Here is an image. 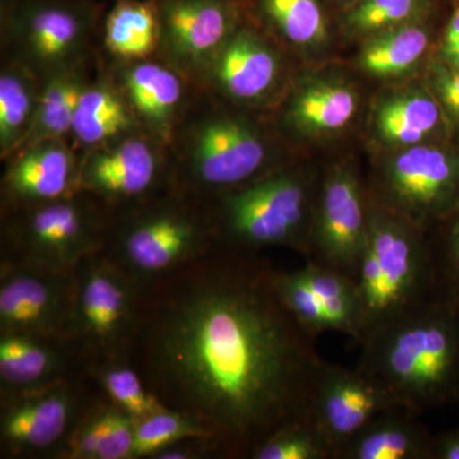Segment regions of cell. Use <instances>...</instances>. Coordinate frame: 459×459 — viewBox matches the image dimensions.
I'll use <instances>...</instances> for the list:
<instances>
[{
  "label": "cell",
  "instance_id": "1f68e13d",
  "mask_svg": "<svg viewBox=\"0 0 459 459\" xmlns=\"http://www.w3.org/2000/svg\"><path fill=\"white\" fill-rule=\"evenodd\" d=\"M439 0H356L341 11L340 26L347 38L364 41L394 27L431 20Z\"/></svg>",
  "mask_w": 459,
  "mask_h": 459
},
{
  "label": "cell",
  "instance_id": "d6a6232c",
  "mask_svg": "<svg viewBox=\"0 0 459 459\" xmlns=\"http://www.w3.org/2000/svg\"><path fill=\"white\" fill-rule=\"evenodd\" d=\"M111 403L132 416L135 421L146 419L165 404L148 389L143 377L128 358L114 359L90 365L84 369Z\"/></svg>",
  "mask_w": 459,
  "mask_h": 459
},
{
  "label": "cell",
  "instance_id": "30bf717a",
  "mask_svg": "<svg viewBox=\"0 0 459 459\" xmlns=\"http://www.w3.org/2000/svg\"><path fill=\"white\" fill-rule=\"evenodd\" d=\"M367 186L376 204L429 234L459 204V137L377 151Z\"/></svg>",
  "mask_w": 459,
  "mask_h": 459
},
{
  "label": "cell",
  "instance_id": "484cf974",
  "mask_svg": "<svg viewBox=\"0 0 459 459\" xmlns=\"http://www.w3.org/2000/svg\"><path fill=\"white\" fill-rule=\"evenodd\" d=\"M419 416L401 407L379 413L338 459H430L434 434Z\"/></svg>",
  "mask_w": 459,
  "mask_h": 459
},
{
  "label": "cell",
  "instance_id": "9c48e42d",
  "mask_svg": "<svg viewBox=\"0 0 459 459\" xmlns=\"http://www.w3.org/2000/svg\"><path fill=\"white\" fill-rule=\"evenodd\" d=\"M143 290L101 252L72 273L68 344L83 370L128 358L140 323Z\"/></svg>",
  "mask_w": 459,
  "mask_h": 459
},
{
  "label": "cell",
  "instance_id": "d4e9b609",
  "mask_svg": "<svg viewBox=\"0 0 459 459\" xmlns=\"http://www.w3.org/2000/svg\"><path fill=\"white\" fill-rule=\"evenodd\" d=\"M160 40L155 0H114L105 11L100 47L108 63L126 65L155 57Z\"/></svg>",
  "mask_w": 459,
  "mask_h": 459
},
{
  "label": "cell",
  "instance_id": "ab89813d",
  "mask_svg": "<svg viewBox=\"0 0 459 459\" xmlns=\"http://www.w3.org/2000/svg\"><path fill=\"white\" fill-rule=\"evenodd\" d=\"M430 459H459V428L434 434Z\"/></svg>",
  "mask_w": 459,
  "mask_h": 459
},
{
  "label": "cell",
  "instance_id": "7402d4cb",
  "mask_svg": "<svg viewBox=\"0 0 459 459\" xmlns=\"http://www.w3.org/2000/svg\"><path fill=\"white\" fill-rule=\"evenodd\" d=\"M68 343L22 333H0L2 395L41 388L82 373Z\"/></svg>",
  "mask_w": 459,
  "mask_h": 459
},
{
  "label": "cell",
  "instance_id": "603a6c76",
  "mask_svg": "<svg viewBox=\"0 0 459 459\" xmlns=\"http://www.w3.org/2000/svg\"><path fill=\"white\" fill-rule=\"evenodd\" d=\"M140 128L123 90L102 56L98 74L83 91L75 108L69 141L82 155Z\"/></svg>",
  "mask_w": 459,
  "mask_h": 459
},
{
  "label": "cell",
  "instance_id": "f546056e",
  "mask_svg": "<svg viewBox=\"0 0 459 459\" xmlns=\"http://www.w3.org/2000/svg\"><path fill=\"white\" fill-rule=\"evenodd\" d=\"M42 80L13 57L2 56L0 65V160L25 146L31 134Z\"/></svg>",
  "mask_w": 459,
  "mask_h": 459
},
{
  "label": "cell",
  "instance_id": "4fadbf2b",
  "mask_svg": "<svg viewBox=\"0 0 459 459\" xmlns=\"http://www.w3.org/2000/svg\"><path fill=\"white\" fill-rule=\"evenodd\" d=\"M82 373L41 388L2 395L0 443L3 455L59 457L90 400Z\"/></svg>",
  "mask_w": 459,
  "mask_h": 459
},
{
  "label": "cell",
  "instance_id": "9a60e30c",
  "mask_svg": "<svg viewBox=\"0 0 459 459\" xmlns=\"http://www.w3.org/2000/svg\"><path fill=\"white\" fill-rule=\"evenodd\" d=\"M157 56L197 84L220 48L249 17L247 0H155Z\"/></svg>",
  "mask_w": 459,
  "mask_h": 459
},
{
  "label": "cell",
  "instance_id": "8992f818",
  "mask_svg": "<svg viewBox=\"0 0 459 459\" xmlns=\"http://www.w3.org/2000/svg\"><path fill=\"white\" fill-rule=\"evenodd\" d=\"M356 286L362 313L361 342L377 329L427 304L433 299L428 232L370 198L367 243Z\"/></svg>",
  "mask_w": 459,
  "mask_h": 459
},
{
  "label": "cell",
  "instance_id": "f35d334b",
  "mask_svg": "<svg viewBox=\"0 0 459 459\" xmlns=\"http://www.w3.org/2000/svg\"><path fill=\"white\" fill-rule=\"evenodd\" d=\"M437 41L435 59L449 68L459 69V0H452L451 12Z\"/></svg>",
  "mask_w": 459,
  "mask_h": 459
},
{
  "label": "cell",
  "instance_id": "ba28073f",
  "mask_svg": "<svg viewBox=\"0 0 459 459\" xmlns=\"http://www.w3.org/2000/svg\"><path fill=\"white\" fill-rule=\"evenodd\" d=\"M107 8L102 0H0L2 56L41 80L87 62L100 53Z\"/></svg>",
  "mask_w": 459,
  "mask_h": 459
},
{
  "label": "cell",
  "instance_id": "60d3db41",
  "mask_svg": "<svg viewBox=\"0 0 459 459\" xmlns=\"http://www.w3.org/2000/svg\"><path fill=\"white\" fill-rule=\"evenodd\" d=\"M328 2L334 3V4L338 5V7L341 8V11H342V9L353 4V3L356 2V0H328Z\"/></svg>",
  "mask_w": 459,
  "mask_h": 459
},
{
  "label": "cell",
  "instance_id": "8d00e7d4",
  "mask_svg": "<svg viewBox=\"0 0 459 459\" xmlns=\"http://www.w3.org/2000/svg\"><path fill=\"white\" fill-rule=\"evenodd\" d=\"M273 282L283 305L309 336L333 332L327 312L299 270H274Z\"/></svg>",
  "mask_w": 459,
  "mask_h": 459
},
{
  "label": "cell",
  "instance_id": "5bb4252c",
  "mask_svg": "<svg viewBox=\"0 0 459 459\" xmlns=\"http://www.w3.org/2000/svg\"><path fill=\"white\" fill-rule=\"evenodd\" d=\"M280 45L247 17L220 48L195 87L235 107L258 111L286 92Z\"/></svg>",
  "mask_w": 459,
  "mask_h": 459
},
{
  "label": "cell",
  "instance_id": "7c38bea8",
  "mask_svg": "<svg viewBox=\"0 0 459 459\" xmlns=\"http://www.w3.org/2000/svg\"><path fill=\"white\" fill-rule=\"evenodd\" d=\"M367 179L351 159L323 166L312 238V255L319 263L356 281L369 226Z\"/></svg>",
  "mask_w": 459,
  "mask_h": 459
},
{
  "label": "cell",
  "instance_id": "cb8c5ba5",
  "mask_svg": "<svg viewBox=\"0 0 459 459\" xmlns=\"http://www.w3.org/2000/svg\"><path fill=\"white\" fill-rule=\"evenodd\" d=\"M328 0H247L253 21L277 44L314 53L331 38Z\"/></svg>",
  "mask_w": 459,
  "mask_h": 459
},
{
  "label": "cell",
  "instance_id": "52a82bcc",
  "mask_svg": "<svg viewBox=\"0 0 459 459\" xmlns=\"http://www.w3.org/2000/svg\"><path fill=\"white\" fill-rule=\"evenodd\" d=\"M113 211L82 190L45 204L2 210V262L71 274L104 249Z\"/></svg>",
  "mask_w": 459,
  "mask_h": 459
},
{
  "label": "cell",
  "instance_id": "6da1fadb",
  "mask_svg": "<svg viewBox=\"0 0 459 459\" xmlns=\"http://www.w3.org/2000/svg\"><path fill=\"white\" fill-rule=\"evenodd\" d=\"M261 253L216 246L143 291L129 361L168 409L207 429L223 458L312 418L325 360Z\"/></svg>",
  "mask_w": 459,
  "mask_h": 459
},
{
  "label": "cell",
  "instance_id": "d6986e66",
  "mask_svg": "<svg viewBox=\"0 0 459 459\" xmlns=\"http://www.w3.org/2000/svg\"><path fill=\"white\" fill-rule=\"evenodd\" d=\"M81 155L69 140L27 144L5 160L2 210L45 204L78 190Z\"/></svg>",
  "mask_w": 459,
  "mask_h": 459
},
{
  "label": "cell",
  "instance_id": "44dd1931",
  "mask_svg": "<svg viewBox=\"0 0 459 459\" xmlns=\"http://www.w3.org/2000/svg\"><path fill=\"white\" fill-rule=\"evenodd\" d=\"M370 133L377 151L457 137L425 83L383 93L371 110Z\"/></svg>",
  "mask_w": 459,
  "mask_h": 459
},
{
  "label": "cell",
  "instance_id": "3957f363",
  "mask_svg": "<svg viewBox=\"0 0 459 459\" xmlns=\"http://www.w3.org/2000/svg\"><path fill=\"white\" fill-rule=\"evenodd\" d=\"M359 367L411 412L459 404V305L429 300L368 334Z\"/></svg>",
  "mask_w": 459,
  "mask_h": 459
},
{
  "label": "cell",
  "instance_id": "4316f807",
  "mask_svg": "<svg viewBox=\"0 0 459 459\" xmlns=\"http://www.w3.org/2000/svg\"><path fill=\"white\" fill-rule=\"evenodd\" d=\"M135 420L107 397L92 400L83 411L59 457L133 459Z\"/></svg>",
  "mask_w": 459,
  "mask_h": 459
},
{
  "label": "cell",
  "instance_id": "277c9868",
  "mask_svg": "<svg viewBox=\"0 0 459 459\" xmlns=\"http://www.w3.org/2000/svg\"><path fill=\"white\" fill-rule=\"evenodd\" d=\"M320 172L322 169L295 160L208 198L217 246L247 253L287 247L309 258Z\"/></svg>",
  "mask_w": 459,
  "mask_h": 459
},
{
  "label": "cell",
  "instance_id": "7a4b0ae2",
  "mask_svg": "<svg viewBox=\"0 0 459 459\" xmlns=\"http://www.w3.org/2000/svg\"><path fill=\"white\" fill-rule=\"evenodd\" d=\"M253 113L195 87L169 144L172 189L212 198L295 161Z\"/></svg>",
  "mask_w": 459,
  "mask_h": 459
},
{
  "label": "cell",
  "instance_id": "ffe728a7",
  "mask_svg": "<svg viewBox=\"0 0 459 459\" xmlns=\"http://www.w3.org/2000/svg\"><path fill=\"white\" fill-rule=\"evenodd\" d=\"M107 65L142 128L169 146L195 92V84L159 56Z\"/></svg>",
  "mask_w": 459,
  "mask_h": 459
},
{
  "label": "cell",
  "instance_id": "74e56055",
  "mask_svg": "<svg viewBox=\"0 0 459 459\" xmlns=\"http://www.w3.org/2000/svg\"><path fill=\"white\" fill-rule=\"evenodd\" d=\"M424 83L442 108L453 133L459 137V69L449 68L431 56Z\"/></svg>",
  "mask_w": 459,
  "mask_h": 459
},
{
  "label": "cell",
  "instance_id": "e575fe53",
  "mask_svg": "<svg viewBox=\"0 0 459 459\" xmlns=\"http://www.w3.org/2000/svg\"><path fill=\"white\" fill-rule=\"evenodd\" d=\"M433 299L459 305V204L429 232Z\"/></svg>",
  "mask_w": 459,
  "mask_h": 459
},
{
  "label": "cell",
  "instance_id": "f1b7e54d",
  "mask_svg": "<svg viewBox=\"0 0 459 459\" xmlns=\"http://www.w3.org/2000/svg\"><path fill=\"white\" fill-rule=\"evenodd\" d=\"M101 62L99 53L87 62L42 78L35 122L25 146L44 140H69L75 108Z\"/></svg>",
  "mask_w": 459,
  "mask_h": 459
},
{
  "label": "cell",
  "instance_id": "4dcf8cb0",
  "mask_svg": "<svg viewBox=\"0 0 459 459\" xmlns=\"http://www.w3.org/2000/svg\"><path fill=\"white\" fill-rule=\"evenodd\" d=\"M298 270L327 312L333 332L360 343L362 313L356 281L349 274L312 261H305Z\"/></svg>",
  "mask_w": 459,
  "mask_h": 459
},
{
  "label": "cell",
  "instance_id": "d590c367",
  "mask_svg": "<svg viewBox=\"0 0 459 459\" xmlns=\"http://www.w3.org/2000/svg\"><path fill=\"white\" fill-rule=\"evenodd\" d=\"M188 437L213 439L210 431L195 419L165 407L146 419L135 421L133 459H152L162 449Z\"/></svg>",
  "mask_w": 459,
  "mask_h": 459
},
{
  "label": "cell",
  "instance_id": "2e32d148",
  "mask_svg": "<svg viewBox=\"0 0 459 459\" xmlns=\"http://www.w3.org/2000/svg\"><path fill=\"white\" fill-rule=\"evenodd\" d=\"M72 273L0 263V333L68 343Z\"/></svg>",
  "mask_w": 459,
  "mask_h": 459
},
{
  "label": "cell",
  "instance_id": "5b68a950",
  "mask_svg": "<svg viewBox=\"0 0 459 459\" xmlns=\"http://www.w3.org/2000/svg\"><path fill=\"white\" fill-rule=\"evenodd\" d=\"M216 246L207 199L170 190L113 211L101 253L144 291Z\"/></svg>",
  "mask_w": 459,
  "mask_h": 459
},
{
  "label": "cell",
  "instance_id": "836d02e7",
  "mask_svg": "<svg viewBox=\"0 0 459 459\" xmlns=\"http://www.w3.org/2000/svg\"><path fill=\"white\" fill-rule=\"evenodd\" d=\"M250 459H334L328 437L312 418L277 429L250 453Z\"/></svg>",
  "mask_w": 459,
  "mask_h": 459
},
{
  "label": "cell",
  "instance_id": "ac0fdd59",
  "mask_svg": "<svg viewBox=\"0 0 459 459\" xmlns=\"http://www.w3.org/2000/svg\"><path fill=\"white\" fill-rule=\"evenodd\" d=\"M359 110L360 93L351 81L337 74H309L287 87L274 126L283 138L325 141L346 132Z\"/></svg>",
  "mask_w": 459,
  "mask_h": 459
},
{
  "label": "cell",
  "instance_id": "e0dca14e",
  "mask_svg": "<svg viewBox=\"0 0 459 459\" xmlns=\"http://www.w3.org/2000/svg\"><path fill=\"white\" fill-rule=\"evenodd\" d=\"M395 406L388 391L362 368L325 361L312 398V419L333 446L334 459L362 429Z\"/></svg>",
  "mask_w": 459,
  "mask_h": 459
},
{
  "label": "cell",
  "instance_id": "8fae6325",
  "mask_svg": "<svg viewBox=\"0 0 459 459\" xmlns=\"http://www.w3.org/2000/svg\"><path fill=\"white\" fill-rule=\"evenodd\" d=\"M78 189L111 211L170 192L169 146L140 128L92 148L81 155Z\"/></svg>",
  "mask_w": 459,
  "mask_h": 459
},
{
  "label": "cell",
  "instance_id": "83f0119b",
  "mask_svg": "<svg viewBox=\"0 0 459 459\" xmlns=\"http://www.w3.org/2000/svg\"><path fill=\"white\" fill-rule=\"evenodd\" d=\"M358 65L379 80H394L424 65L434 45V18L394 27L365 39Z\"/></svg>",
  "mask_w": 459,
  "mask_h": 459
}]
</instances>
